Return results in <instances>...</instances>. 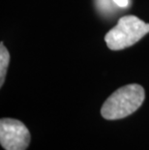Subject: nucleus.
Masks as SVG:
<instances>
[{
  "label": "nucleus",
  "instance_id": "obj_5",
  "mask_svg": "<svg viewBox=\"0 0 149 150\" xmlns=\"http://www.w3.org/2000/svg\"><path fill=\"white\" fill-rule=\"evenodd\" d=\"M118 7L121 8H126L129 5V0H112Z\"/></svg>",
  "mask_w": 149,
  "mask_h": 150
},
{
  "label": "nucleus",
  "instance_id": "obj_2",
  "mask_svg": "<svg viewBox=\"0 0 149 150\" xmlns=\"http://www.w3.org/2000/svg\"><path fill=\"white\" fill-rule=\"evenodd\" d=\"M147 33H149V23L136 16H125L118 21L115 27L106 34L105 41L109 49L120 50L135 45Z\"/></svg>",
  "mask_w": 149,
  "mask_h": 150
},
{
  "label": "nucleus",
  "instance_id": "obj_1",
  "mask_svg": "<svg viewBox=\"0 0 149 150\" xmlns=\"http://www.w3.org/2000/svg\"><path fill=\"white\" fill-rule=\"evenodd\" d=\"M144 98V89L139 84L122 86L107 99L101 113L107 120L122 119L134 113L142 105Z\"/></svg>",
  "mask_w": 149,
  "mask_h": 150
},
{
  "label": "nucleus",
  "instance_id": "obj_3",
  "mask_svg": "<svg viewBox=\"0 0 149 150\" xmlns=\"http://www.w3.org/2000/svg\"><path fill=\"white\" fill-rule=\"evenodd\" d=\"M30 142V133L20 120H0V143L5 150H25Z\"/></svg>",
  "mask_w": 149,
  "mask_h": 150
},
{
  "label": "nucleus",
  "instance_id": "obj_4",
  "mask_svg": "<svg viewBox=\"0 0 149 150\" xmlns=\"http://www.w3.org/2000/svg\"><path fill=\"white\" fill-rule=\"evenodd\" d=\"M9 63H10V53L6 49L4 44L1 43V46H0V86H3L4 84Z\"/></svg>",
  "mask_w": 149,
  "mask_h": 150
}]
</instances>
